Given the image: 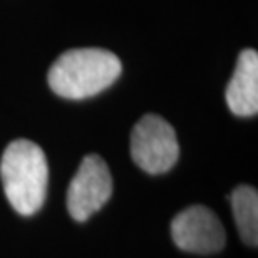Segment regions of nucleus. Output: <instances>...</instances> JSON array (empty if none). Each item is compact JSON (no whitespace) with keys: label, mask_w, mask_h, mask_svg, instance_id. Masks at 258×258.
<instances>
[{"label":"nucleus","mask_w":258,"mask_h":258,"mask_svg":"<svg viewBox=\"0 0 258 258\" xmlns=\"http://www.w3.org/2000/svg\"><path fill=\"white\" fill-rule=\"evenodd\" d=\"M171 236L179 248L191 253H215L225 246V230L213 211L196 205L174 216Z\"/></svg>","instance_id":"5"},{"label":"nucleus","mask_w":258,"mask_h":258,"mask_svg":"<svg viewBox=\"0 0 258 258\" xmlns=\"http://www.w3.org/2000/svg\"><path fill=\"white\" fill-rule=\"evenodd\" d=\"M226 102L236 116H255L258 112V54L253 49L241 50L233 77L226 87Z\"/></svg>","instance_id":"6"},{"label":"nucleus","mask_w":258,"mask_h":258,"mask_svg":"<svg viewBox=\"0 0 258 258\" xmlns=\"http://www.w3.org/2000/svg\"><path fill=\"white\" fill-rule=\"evenodd\" d=\"M112 193V178L106 161L97 154L82 159L67 189V210L77 221L89 220Z\"/></svg>","instance_id":"4"},{"label":"nucleus","mask_w":258,"mask_h":258,"mask_svg":"<svg viewBox=\"0 0 258 258\" xmlns=\"http://www.w3.org/2000/svg\"><path fill=\"white\" fill-rule=\"evenodd\" d=\"M231 210L235 225L246 245L258 241V193L251 186H236L231 193Z\"/></svg>","instance_id":"7"},{"label":"nucleus","mask_w":258,"mask_h":258,"mask_svg":"<svg viewBox=\"0 0 258 258\" xmlns=\"http://www.w3.org/2000/svg\"><path fill=\"white\" fill-rule=\"evenodd\" d=\"M121 60L104 49H72L50 66L47 81L66 99H86L107 89L121 76Z\"/></svg>","instance_id":"2"},{"label":"nucleus","mask_w":258,"mask_h":258,"mask_svg":"<svg viewBox=\"0 0 258 258\" xmlns=\"http://www.w3.org/2000/svg\"><path fill=\"white\" fill-rule=\"evenodd\" d=\"M0 176L5 196L17 213L30 216L40 210L49 184L47 158L40 146L27 139L12 141L4 151Z\"/></svg>","instance_id":"1"},{"label":"nucleus","mask_w":258,"mask_h":258,"mask_svg":"<svg viewBox=\"0 0 258 258\" xmlns=\"http://www.w3.org/2000/svg\"><path fill=\"white\" fill-rule=\"evenodd\" d=\"M131 156L149 174L169 171L179 156V144L171 124L156 114L143 116L131 133Z\"/></svg>","instance_id":"3"}]
</instances>
